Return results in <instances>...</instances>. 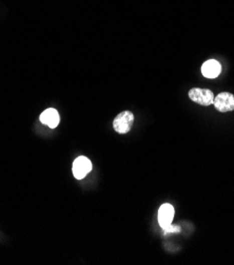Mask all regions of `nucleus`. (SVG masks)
Masks as SVG:
<instances>
[{
    "mask_svg": "<svg viewBox=\"0 0 234 265\" xmlns=\"http://www.w3.org/2000/svg\"><path fill=\"white\" fill-rule=\"evenodd\" d=\"M134 124V114L131 111H123L113 120V128L120 135L128 134Z\"/></svg>",
    "mask_w": 234,
    "mask_h": 265,
    "instance_id": "obj_1",
    "label": "nucleus"
},
{
    "mask_svg": "<svg viewBox=\"0 0 234 265\" xmlns=\"http://www.w3.org/2000/svg\"><path fill=\"white\" fill-rule=\"evenodd\" d=\"M188 94L192 101L201 106H210L214 101V94L209 89L193 88L189 91Z\"/></svg>",
    "mask_w": 234,
    "mask_h": 265,
    "instance_id": "obj_2",
    "label": "nucleus"
},
{
    "mask_svg": "<svg viewBox=\"0 0 234 265\" xmlns=\"http://www.w3.org/2000/svg\"><path fill=\"white\" fill-rule=\"evenodd\" d=\"M213 105L219 112H230L234 110V95L229 92H221L214 97Z\"/></svg>",
    "mask_w": 234,
    "mask_h": 265,
    "instance_id": "obj_3",
    "label": "nucleus"
},
{
    "mask_svg": "<svg viewBox=\"0 0 234 265\" xmlns=\"http://www.w3.org/2000/svg\"><path fill=\"white\" fill-rule=\"evenodd\" d=\"M92 170V162L86 157H79L73 163V175L76 179H84Z\"/></svg>",
    "mask_w": 234,
    "mask_h": 265,
    "instance_id": "obj_4",
    "label": "nucleus"
},
{
    "mask_svg": "<svg viewBox=\"0 0 234 265\" xmlns=\"http://www.w3.org/2000/svg\"><path fill=\"white\" fill-rule=\"evenodd\" d=\"M173 218H174V207L171 204H162L158 210V222L161 228L164 229L172 224Z\"/></svg>",
    "mask_w": 234,
    "mask_h": 265,
    "instance_id": "obj_5",
    "label": "nucleus"
},
{
    "mask_svg": "<svg viewBox=\"0 0 234 265\" xmlns=\"http://www.w3.org/2000/svg\"><path fill=\"white\" fill-rule=\"evenodd\" d=\"M221 72V65L215 59H209L201 66V73L207 78H216Z\"/></svg>",
    "mask_w": 234,
    "mask_h": 265,
    "instance_id": "obj_6",
    "label": "nucleus"
},
{
    "mask_svg": "<svg viewBox=\"0 0 234 265\" xmlns=\"http://www.w3.org/2000/svg\"><path fill=\"white\" fill-rule=\"evenodd\" d=\"M40 121L50 128H56L60 121V116H59L58 111L53 108L45 110L42 113V115H40Z\"/></svg>",
    "mask_w": 234,
    "mask_h": 265,
    "instance_id": "obj_7",
    "label": "nucleus"
},
{
    "mask_svg": "<svg viewBox=\"0 0 234 265\" xmlns=\"http://www.w3.org/2000/svg\"><path fill=\"white\" fill-rule=\"evenodd\" d=\"M179 230H180V228L178 226H172V224H171L170 226L164 228L165 233H168V232H176V231H179Z\"/></svg>",
    "mask_w": 234,
    "mask_h": 265,
    "instance_id": "obj_8",
    "label": "nucleus"
}]
</instances>
